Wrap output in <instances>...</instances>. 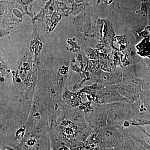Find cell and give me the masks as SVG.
<instances>
[{"instance_id": "obj_8", "label": "cell", "mask_w": 150, "mask_h": 150, "mask_svg": "<svg viewBox=\"0 0 150 150\" xmlns=\"http://www.w3.org/2000/svg\"><path fill=\"white\" fill-rule=\"evenodd\" d=\"M140 98L150 114V93L142 91Z\"/></svg>"}, {"instance_id": "obj_2", "label": "cell", "mask_w": 150, "mask_h": 150, "mask_svg": "<svg viewBox=\"0 0 150 150\" xmlns=\"http://www.w3.org/2000/svg\"><path fill=\"white\" fill-rule=\"evenodd\" d=\"M131 103H112L108 110L107 125L123 128L126 121L131 122Z\"/></svg>"}, {"instance_id": "obj_3", "label": "cell", "mask_w": 150, "mask_h": 150, "mask_svg": "<svg viewBox=\"0 0 150 150\" xmlns=\"http://www.w3.org/2000/svg\"><path fill=\"white\" fill-rule=\"evenodd\" d=\"M118 88V86L98 88L94 94L95 102L99 104L129 103L120 94Z\"/></svg>"}, {"instance_id": "obj_7", "label": "cell", "mask_w": 150, "mask_h": 150, "mask_svg": "<svg viewBox=\"0 0 150 150\" xmlns=\"http://www.w3.org/2000/svg\"><path fill=\"white\" fill-rule=\"evenodd\" d=\"M136 143L126 132L118 144L113 150H135Z\"/></svg>"}, {"instance_id": "obj_9", "label": "cell", "mask_w": 150, "mask_h": 150, "mask_svg": "<svg viewBox=\"0 0 150 150\" xmlns=\"http://www.w3.org/2000/svg\"><path fill=\"white\" fill-rule=\"evenodd\" d=\"M142 91L150 93V79L142 84Z\"/></svg>"}, {"instance_id": "obj_11", "label": "cell", "mask_w": 150, "mask_h": 150, "mask_svg": "<svg viewBox=\"0 0 150 150\" xmlns=\"http://www.w3.org/2000/svg\"><path fill=\"white\" fill-rule=\"evenodd\" d=\"M141 129H142V131H143V132H144V134H146L147 136H148V137L150 139V134H149L146 130H145L144 128V127H142V126H141Z\"/></svg>"}, {"instance_id": "obj_1", "label": "cell", "mask_w": 150, "mask_h": 150, "mask_svg": "<svg viewBox=\"0 0 150 150\" xmlns=\"http://www.w3.org/2000/svg\"><path fill=\"white\" fill-rule=\"evenodd\" d=\"M96 132L98 143L103 149L115 148L126 133L122 127L108 125Z\"/></svg>"}, {"instance_id": "obj_5", "label": "cell", "mask_w": 150, "mask_h": 150, "mask_svg": "<svg viewBox=\"0 0 150 150\" xmlns=\"http://www.w3.org/2000/svg\"><path fill=\"white\" fill-rule=\"evenodd\" d=\"M131 124L142 127L150 125V114L140 97L131 103Z\"/></svg>"}, {"instance_id": "obj_10", "label": "cell", "mask_w": 150, "mask_h": 150, "mask_svg": "<svg viewBox=\"0 0 150 150\" xmlns=\"http://www.w3.org/2000/svg\"><path fill=\"white\" fill-rule=\"evenodd\" d=\"M138 144L144 146L147 150H150V144L146 141H141L137 142Z\"/></svg>"}, {"instance_id": "obj_6", "label": "cell", "mask_w": 150, "mask_h": 150, "mask_svg": "<svg viewBox=\"0 0 150 150\" xmlns=\"http://www.w3.org/2000/svg\"><path fill=\"white\" fill-rule=\"evenodd\" d=\"M118 91L129 103L134 102L140 97L142 91V85L138 84L126 85L118 86Z\"/></svg>"}, {"instance_id": "obj_4", "label": "cell", "mask_w": 150, "mask_h": 150, "mask_svg": "<svg viewBox=\"0 0 150 150\" xmlns=\"http://www.w3.org/2000/svg\"><path fill=\"white\" fill-rule=\"evenodd\" d=\"M112 104H99L95 103L93 109L88 115V119L91 128L96 132L107 125L108 110Z\"/></svg>"}]
</instances>
